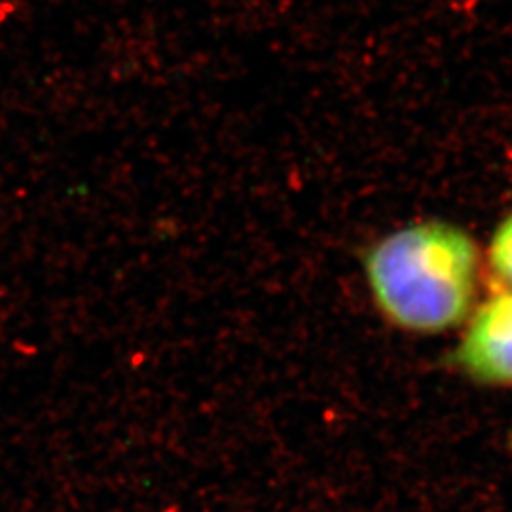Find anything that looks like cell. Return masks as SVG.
<instances>
[{
    "label": "cell",
    "instance_id": "6da1fadb",
    "mask_svg": "<svg viewBox=\"0 0 512 512\" xmlns=\"http://www.w3.org/2000/svg\"><path fill=\"white\" fill-rule=\"evenodd\" d=\"M376 308L397 329L439 334L476 310L480 251L469 232L421 220L372 243L363 255Z\"/></svg>",
    "mask_w": 512,
    "mask_h": 512
},
{
    "label": "cell",
    "instance_id": "7a4b0ae2",
    "mask_svg": "<svg viewBox=\"0 0 512 512\" xmlns=\"http://www.w3.org/2000/svg\"><path fill=\"white\" fill-rule=\"evenodd\" d=\"M454 365L476 382L512 385V293L478 306L454 351Z\"/></svg>",
    "mask_w": 512,
    "mask_h": 512
},
{
    "label": "cell",
    "instance_id": "3957f363",
    "mask_svg": "<svg viewBox=\"0 0 512 512\" xmlns=\"http://www.w3.org/2000/svg\"><path fill=\"white\" fill-rule=\"evenodd\" d=\"M488 260L492 274L503 285V291L512 293V213L497 224L490 241Z\"/></svg>",
    "mask_w": 512,
    "mask_h": 512
}]
</instances>
